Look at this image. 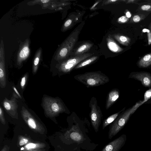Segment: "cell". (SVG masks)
Segmentation results:
<instances>
[{"label":"cell","mask_w":151,"mask_h":151,"mask_svg":"<svg viewBox=\"0 0 151 151\" xmlns=\"http://www.w3.org/2000/svg\"><path fill=\"white\" fill-rule=\"evenodd\" d=\"M84 24L83 22L80 23L62 43L55 56L56 61L60 63L69 57L78 40Z\"/></svg>","instance_id":"cell-1"},{"label":"cell","mask_w":151,"mask_h":151,"mask_svg":"<svg viewBox=\"0 0 151 151\" xmlns=\"http://www.w3.org/2000/svg\"><path fill=\"white\" fill-rule=\"evenodd\" d=\"M141 101L135 105L122 111L111 124L108 133V138L111 139L125 126L132 115L141 105Z\"/></svg>","instance_id":"cell-2"},{"label":"cell","mask_w":151,"mask_h":151,"mask_svg":"<svg viewBox=\"0 0 151 151\" xmlns=\"http://www.w3.org/2000/svg\"><path fill=\"white\" fill-rule=\"evenodd\" d=\"M74 78L88 88L99 86L109 81V78L99 71L86 72L75 75Z\"/></svg>","instance_id":"cell-3"},{"label":"cell","mask_w":151,"mask_h":151,"mask_svg":"<svg viewBox=\"0 0 151 151\" xmlns=\"http://www.w3.org/2000/svg\"><path fill=\"white\" fill-rule=\"evenodd\" d=\"M42 106L46 114L51 117L56 116L61 113H70L62 100L59 98L45 96L43 99Z\"/></svg>","instance_id":"cell-4"},{"label":"cell","mask_w":151,"mask_h":151,"mask_svg":"<svg viewBox=\"0 0 151 151\" xmlns=\"http://www.w3.org/2000/svg\"><path fill=\"white\" fill-rule=\"evenodd\" d=\"M93 54L87 52L71 55L60 63L58 66L59 70L64 74L70 73L79 63L92 56Z\"/></svg>","instance_id":"cell-5"},{"label":"cell","mask_w":151,"mask_h":151,"mask_svg":"<svg viewBox=\"0 0 151 151\" xmlns=\"http://www.w3.org/2000/svg\"><path fill=\"white\" fill-rule=\"evenodd\" d=\"M89 106L91 110L89 116L91 124L95 132H97L101 123L103 114L96 98L94 96L91 97L89 101Z\"/></svg>","instance_id":"cell-6"},{"label":"cell","mask_w":151,"mask_h":151,"mask_svg":"<svg viewBox=\"0 0 151 151\" xmlns=\"http://www.w3.org/2000/svg\"><path fill=\"white\" fill-rule=\"evenodd\" d=\"M21 114L24 120L31 129L39 132L44 131L42 125L24 107H22Z\"/></svg>","instance_id":"cell-7"},{"label":"cell","mask_w":151,"mask_h":151,"mask_svg":"<svg viewBox=\"0 0 151 151\" xmlns=\"http://www.w3.org/2000/svg\"><path fill=\"white\" fill-rule=\"evenodd\" d=\"M16 93H13L12 97L9 100L5 98L3 101V106L6 112L12 117L18 119V105L16 98H18Z\"/></svg>","instance_id":"cell-8"},{"label":"cell","mask_w":151,"mask_h":151,"mask_svg":"<svg viewBox=\"0 0 151 151\" xmlns=\"http://www.w3.org/2000/svg\"><path fill=\"white\" fill-rule=\"evenodd\" d=\"M128 78L140 81L145 87H151V74L146 71L132 72L129 75Z\"/></svg>","instance_id":"cell-9"},{"label":"cell","mask_w":151,"mask_h":151,"mask_svg":"<svg viewBox=\"0 0 151 151\" xmlns=\"http://www.w3.org/2000/svg\"><path fill=\"white\" fill-rule=\"evenodd\" d=\"M126 140V135L122 134L106 145L101 151H119L125 145Z\"/></svg>","instance_id":"cell-10"},{"label":"cell","mask_w":151,"mask_h":151,"mask_svg":"<svg viewBox=\"0 0 151 151\" xmlns=\"http://www.w3.org/2000/svg\"><path fill=\"white\" fill-rule=\"evenodd\" d=\"M6 84L5 61V54L3 40H1L0 45V86L5 88Z\"/></svg>","instance_id":"cell-11"},{"label":"cell","mask_w":151,"mask_h":151,"mask_svg":"<svg viewBox=\"0 0 151 151\" xmlns=\"http://www.w3.org/2000/svg\"><path fill=\"white\" fill-rule=\"evenodd\" d=\"M29 43V40L27 39L20 45L17 56V65H21L29 57L30 54Z\"/></svg>","instance_id":"cell-12"},{"label":"cell","mask_w":151,"mask_h":151,"mask_svg":"<svg viewBox=\"0 0 151 151\" xmlns=\"http://www.w3.org/2000/svg\"><path fill=\"white\" fill-rule=\"evenodd\" d=\"M120 96V92L117 88L113 89L109 93L106 101L105 108L109 109L118 99Z\"/></svg>","instance_id":"cell-13"},{"label":"cell","mask_w":151,"mask_h":151,"mask_svg":"<svg viewBox=\"0 0 151 151\" xmlns=\"http://www.w3.org/2000/svg\"><path fill=\"white\" fill-rule=\"evenodd\" d=\"M106 41L108 48L112 52L118 53L123 50V49L115 42L110 35L107 37Z\"/></svg>","instance_id":"cell-14"},{"label":"cell","mask_w":151,"mask_h":151,"mask_svg":"<svg viewBox=\"0 0 151 151\" xmlns=\"http://www.w3.org/2000/svg\"><path fill=\"white\" fill-rule=\"evenodd\" d=\"M93 43L86 42H84L77 47L75 50L73 55L84 54L88 51L93 46Z\"/></svg>","instance_id":"cell-15"},{"label":"cell","mask_w":151,"mask_h":151,"mask_svg":"<svg viewBox=\"0 0 151 151\" xmlns=\"http://www.w3.org/2000/svg\"><path fill=\"white\" fill-rule=\"evenodd\" d=\"M137 65L139 68H146L151 65V53L147 54L138 61Z\"/></svg>","instance_id":"cell-16"},{"label":"cell","mask_w":151,"mask_h":151,"mask_svg":"<svg viewBox=\"0 0 151 151\" xmlns=\"http://www.w3.org/2000/svg\"><path fill=\"white\" fill-rule=\"evenodd\" d=\"M78 18L75 15H71L64 22L62 27V31H65L72 27L75 22H77Z\"/></svg>","instance_id":"cell-17"},{"label":"cell","mask_w":151,"mask_h":151,"mask_svg":"<svg viewBox=\"0 0 151 151\" xmlns=\"http://www.w3.org/2000/svg\"><path fill=\"white\" fill-rule=\"evenodd\" d=\"M125 108L126 107H124L119 111L111 115L105 119L104 120L102 124V129H104L107 126L112 123L116 119L120 114L125 110Z\"/></svg>","instance_id":"cell-18"},{"label":"cell","mask_w":151,"mask_h":151,"mask_svg":"<svg viewBox=\"0 0 151 151\" xmlns=\"http://www.w3.org/2000/svg\"><path fill=\"white\" fill-rule=\"evenodd\" d=\"M98 56H91L82 61L77 65L74 70H76L85 67L94 62L97 60Z\"/></svg>","instance_id":"cell-19"},{"label":"cell","mask_w":151,"mask_h":151,"mask_svg":"<svg viewBox=\"0 0 151 151\" xmlns=\"http://www.w3.org/2000/svg\"><path fill=\"white\" fill-rule=\"evenodd\" d=\"M41 53L42 49L41 48H40L37 51L34 59L32 67V72L33 73H36L37 70Z\"/></svg>","instance_id":"cell-20"},{"label":"cell","mask_w":151,"mask_h":151,"mask_svg":"<svg viewBox=\"0 0 151 151\" xmlns=\"http://www.w3.org/2000/svg\"><path fill=\"white\" fill-rule=\"evenodd\" d=\"M112 36L118 42L123 45L128 46L130 43L131 39L127 36L119 34H114Z\"/></svg>","instance_id":"cell-21"},{"label":"cell","mask_w":151,"mask_h":151,"mask_svg":"<svg viewBox=\"0 0 151 151\" xmlns=\"http://www.w3.org/2000/svg\"><path fill=\"white\" fill-rule=\"evenodd\" d=\"M45 145L43 144L29 143L26 144L24 147L23 150L26 151H31L35 149L42 148L45 147Z\"/></svg>","instance_id":"cell-22"},{"label":"cell","mask_w":151,"mask_h":151,"mask_svg":"<svg viewBox=\"0 0 151 151\" xmlns=\"http://www.w3.org/2000/svg\"><path fill=\"white\" fill-rule=\"evenodd\" d=\"M151 98V89H149L146 91L145 92L144 95V99L142 101H141V104L145 103L149 99Z\"/></svg>","instance_id":"cell-23"},{"label":"cell","mask_w":151,"mask_h":151,"mask_svg":"<svg viewBox=\"0 0 151 151\" xmlns=\"http://www.w3.org/2000/svg\"><path fill=\"white\" fill-rule=\"evenodd\" d=\"M145 16L141 14H137L133 16L132 18L131 21L132 22L137 23L140 22L144 18Z\"/></svg>","instance_id":"cell-24"},{"label":"cell","mask_w":151,"mask_h":151,"mask_svg":"<svg viewBox=\"0 0 151 151\" xmlns=\"http://www.w3.org/2000/svg\"><path fill=\"white\" fill-rule=\"evenodd\" d=\"M27 76L28 75L26 74L21 78L20 84L21 87L22 89L24 88L26 85Z\"/></svg>","instance_id":"cell-25"},{"label":"cell","mask_w":151,"mask_h":151,"mask_svg":"<svg viewBox=\"0 0 151 151\" xmlns=\"http://www.w3.org/2000/svg\"><path fill=\"white\" fill-rule=\"evenodd\" d=\"M29 142V140L24 137H21L19 141V145L20 146H22L26 145Z\"/></svg>","instance_id":"cell-26"},{"label":"cell","mask_w":151,"mask_h":151,"mask_svg":"<svg viewBox=\"0 0 151 151\" xmlns=\"http://www.w3.org/2000/svg\"><path fill=\"white\" fill-rule=\"evenodd\" d=\"M0 120L1 123L3 124H5L6 121L3 113V109L1 106H0Z\"/></svg>","instance_id":"cell-27"},{"label":"cell","mask_w":151,"mask_h":151,"mask_svg":"<svg viewBox=\"0 0 151 151\" xmlns=\"http://www.w3.org/2000/svg\"><path fill=\"white\" fill-rule=\"evenodd\" d=\"M129 18L127 17L126 16H123L118 18V21L119 23L121 24L124 23L129 20Z\"/></svg>","instance_id":"cell-28"},{"label":"cell","mask_w":151,"mask_h":151,"mask_svg":"<svg viewBox=\"0 0 151 151\" xmlns=\"http://www.w3.org/2000/svg\"><path fill=\"white\" fill-rule=\"evenodd\" d=\"M141 10L147 11H151V5H144L140 7Z\"/></svg>","instance_id":"cell-29"},{"label":"cell","mask_w":151,"mask_h":151,"mask_svg":"<svg viewBox=\"0 0 151 151\" xmlns=\"http://www.w3.org/2000/svg\"><path fill=\"white\" fill-rule=\"evenodd\" d=\"M13 89L14 90V91H15V93L17 95V96H19V97L20 98V99H22V97L20 95V94L18 92L17 90L16 89V88L14 87V86L13 87Z\"/></svg>","instance_id":"cell-30"},{"label":"cell","mask_w":151,"mask_h":151,"mask_svg":"<svg viewBox=\"0 0 151 151\" xmlns=\"http://www.w3.org/2000/svg\"><path fill=\"white\" fill-rule=\"evenodd\" d=\"M119 0H110L106 1L105 3V4H109L110 3H112L115 2L116 1H118Z\"/></svg>","instance_id":"cell-31"},{"label":"cell","mask_w":151,"mask_h":151,"mask_svg":"<svg viewBox=\"0 0 151 151\" xmlns=\"http://www.w3.org/2000/svg\"><path fill=\"white\" fill-rule=\"evenodd\" d=\"M126 16L129 18L131 17V14L129 12L127 11L126 13Z\"/></svg>","instance_id":"cell-32"},{"label":"cell","mask_w":151,"mask_h":151,"mask_svg":"<svg viewBox=\"0 0 151 151\" xmlns=\"http://www.w3.org/2000/svg\"><path fill=\"white\" fill-rule=\"evenodd\" d=\"M126 1L127 3H135V1H137L136 0H129L128 1Z\"/></svg>","instance_id":"cell-33"},{"label":"cell","mask_w":151,"mask_h":151,"mask_svg":"<svg viewBox=\"0 0 151 151\" xmlns=\"http://www.w3.org/2000/svg\"><path fill=\"white\" fill-rule=\"evenodd\" d=\"M1 151H9V150L6 147H4Z\"/></svg>","instance_id":"cell-34"},{"label":"cell","mask_w":151,"mask_h":151,"mask_svg":"<svg viewBox=\"0 0 151 151\" xmlns=\"http://www.w3.org/2000/svg\"><path fill=\"white\" fill-rule=\"evenodd\" d=\"M35 151V150H31V151Z\"/></svg>","instance_id":"cell-35"},{"label":"cell","mask_w":151,"mask_h":151,"mask_svg":"<svg viewBox=\"0 0 151 151\" xmlns=\"http://www.w3.org/2000/svg\"></svg>","instance_id":"cell-36"}]
</instances>
